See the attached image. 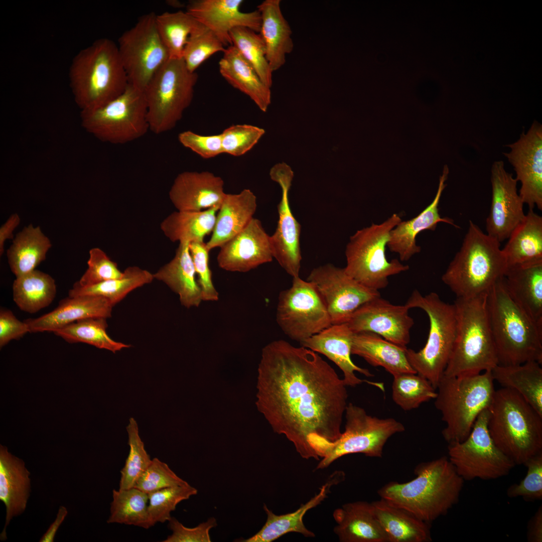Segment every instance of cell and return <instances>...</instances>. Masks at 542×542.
Wrapping results in <instances>:
<instances>
[{
    "label": "cell",
    "mask_w": 542,
    "mask_h": 542,
    "mask_svg": "<svg viewBox=\"0 0 542 542\" xmlns=\"http://www.w3.org/2000/svg\"><path fill=\"white\" fill-rule=\"evenodd\" d=\"M347 386L317 352L284 340L261 351L256 405L274 432L284 435L303 459L337 440L347 405Z\"/></svg>",
    "instance_id": "cell-1"
},
{
    "label": "cell",
    "mask_w": 542,
    "mask_h": 542,
    "mask_svg": "<svg viewBox=\"0 0 542 542\" xmlns=\"http://www.w3.org/2000/svg\"><path fill=\"white\" fill-rule=\"evenodd\" d=\"M414 473L412 480L390 482L377 493L390 504L431 524L458 503L464 480L446 456L418 464Z\"/></svg>",
    "instance_id": "cell-2"
},
{
    "label": "cell",
    "mask_w": 542,
    "mask_h": 542,
    "mask_svg": "<svg viewBox=\"0 0 542 542\" xmlns=\"http://www.w3.org/2000/svg\"><path fill=\"white\" fill-rule=\"evenodd\" d=\"M69 79L80 111L103 105L120 95L128 84L117 45L106 38L95 40L75 56Z\"/></svg>",
    "instance_id": "cell-3"
},
{
    "label": "cell",
    "mask_w": 542,
    "mask_h": 542,
    "mask_svg": "<svg viewBox=\"0 0 542 542\" xmlns=\"http://www.w3.org/2000/svg\"><path fill=\"white\" fill-rule=\"evenodd\" d=\"M487 293L456 298L454 301L456 337L443 375L472 376L491 371L498 364L489 320Z\"/></svg>",
    "instance_id": "cell-4"
},
{
    "label": "cell",
    "mask_w": 542,
    "mask_h": 542,
    "mask_svg": "<svg viewBox=\"0 0 542 542\" xmlns=\"http://www.w3.org/2000/svg\"><path fill=\"white\" fill-rule=\"evenodd\" d=\"M488 409L490 435L516 465L542 452V416L517 392L495 390Z\"/></svg>",
    "instance_id": "cell-5"
},
{
    "label": "cell",
    "mask_w": 542,
    "mask_h": 542,
    "mask_svg": "<svg viewBox=\"0 0 542 542\" xmlns=\"http://www.w3.org/2000/svg\"><path fill=\"white\" fill-rule=\"evenodd\" d=\"M503 278L487 293L490 328L499 365L542 362V329L513 300Z\"/></svg>",
    "instance_id": "cell-6"
},
{
    "label": "cell",
    "mask_w": 542,
    "mask_h": 542,
    "mask_svg": "<svg viewBox=\"0 0 542 542\" xmlns=\"http://www.w3.org/2000/svg\"><path fill=\"white\" fill-rule=\"evenodd\" d=\"M507 268L500 243L472 221L459 250L442 276L456 298L487 293Z\"/></svg>",
    "instance_id": "cell-7"
},
{
    "label": "cell",
    "mask_w": 542,
    "mask_h": 542,
    "mask_svg": "<svg viewBox=\"0 0 542 542\" xmlns=\"http://www.w3.org/2000/svg\"><path fill=\"white\" fill-rule=\"evenodd\" d=\"M491 371L467 376L443 375L435 405L446 427L442 434L448 444L461 442L470 434L479 414L488 409L495 392Z\"/></svg>",
    "instance_id": "cell-8"
},
{
    "label": "cell",
    "mask_w": 542,
    "mask_h": 542,
    "mask_svg": "<svg viewBox=\"0 0 542 542\" xmlns=\"http://www.w3.org/2000/svg\"><path fill=\"white\" fill-rule=\"evenodd\" d=\"M405 305L420 308L427 314L430 323L428 339L418 351L406 348L408 360L417 373L428 380L436 389L449 360L456 337V319L454 304L443 301L431 292L425 296L414 290Z\"/></svg>",
    "instance_id": "cell-9"
},
{
    "label": "cell",
    "mask_w": 542,
    "mask_h": 542,
    "mask_svg": "<svg viewBox=\"0 0 542 542\" xmlns=\"http://www.w3.org/2000/svg\"><path fill=\"white\" fill-rule=\"evenodd\" d=\"M401 220L393 213L380 224H372L350 236L346 246V274L363 286L378 291L388 285L390 276L409 269L397 259L388 260L385 248L390 231Z\"/></svg>",
    "instance_id": "cell-10"
},
{
    "label": "cell",
    "mask_w": 542,
    "mask_h": 542,
    "mask_svg": "<svg viewBox=\"0 0 542 542\" xmlns=\"http://www.w3.org/2000/svg\"><path fill=\"white\" fill-rule=\"evenodd\" d=\"M198 80L183 58L170 59L144 90L150 130L159 134L174 128L193 100Z\"/></svg>",
    "instance_id": "cell-11"
},
{
    "label": "cell",
    "mask_w": 542,
    "mask_h": 542,
    "mask_svg": "<svg viewBox=\"0 0 542 542\" xmlns=\"http://www.w3.org/2000/svg\"><path fill=\"white\" fill-rule=\"evenodd\" d=\"M80 119L87 132L112 144L135 141L150 130L144 92L129 83L120 95L103 105L80 111Z\"/></svg>",
    "instance_id": "cell-12"
},
{
    "label": "cell",
    "mask_w": 542,
    "mask_h": 542,
    "mask_svg": "<svg viewBox=\"0 0 542 542\" xmlns=\"http://www.w3.org/2000/svg\"><path fill=\"white\" fill-rule=\"evenodd\" d=\"M344 416V431L337 440L319 451L318 456L322 459L316 470L326 468L339 458L351 454L380 458L388 440L405 431L403 425L395 419L371 416L351 402L347 404Z\"/></svg>",
    "instance_id": "cell-13"
},
{
    "label": "cell",
    "mask_w": 542,
    "mask_h": 542,
    "mask_svg": "<svg viewBox=\"0 0 542 542\" xmlns=\"http://www.w3.org/2000/svg\"><path fill=\"white\" fill-rule=\"evenodd\" d=\"M488 416V409L482 411L465 440L448 445V459L464 481L499 478L507 475L516 465L491 437Z\"/></svg>",
    "instance_id": "cell-14"
},
{
    "label": "cell",
    "mask_w": 542,
    "mask_h": 542,
    "mask_svg": "<svg viewBox=\"0 0 542 542\" xmlns=\"http://www.w3.org/2000/svg\"><path fill=\"white\" fill-rule=\"evenodd\" d=\"M156 18L152 12L143 15L118 39V52L128 83L143 91L170 59L159 35Z\"/></svg>",
    "instance_id": "cell-15"
},
{
    "label": "cell",
    "mask_w": 542,
    "mask_h": 542,
    "mask_svg": "<svg viewBox=\"0 0 542 542\" xmlns=\"http://www.w3.org/2000/svg\"><path fill=\"white\" fill-rule=\"evenodd\" d=\"M276 321L285 334L299 343L332 325L315 286L299 276L293 278L291 287L280 292Z\"/></svg>",
    "instance_id": "cell-16"
},
{
    "label": "cell",
    "mask_w": 542,
    "mask_h": 542,
    "mask_svg": "<svg viewBox=\"0 0 542 542\" xmlns=\"http://www.w3.org/2000/svg\"><path fill=\"white\" fill-rule=\"evenodd\" d=\"M307 281L315 286L331 318L332 325L346 323L361 305L380 296L348 276L344 268L331 263L313 268Z\"/></svg>",
    "instance_id": "cell-17"
},
{
    "label": "cell",
    "mask_w": 542,
    "mask_h": 542,
    "mask_svg": "<svg viewBox=\"0 0 542 542\" xmlns=\"http://www.w3.org/2000/svg\"><path fill=\"white\" fill-rule=\"evenodd\" d=\"M269 175L282 189L281 199L278 205L277 226L274 233L270 236L273 257L287 274L293 278L299 277L302 260L300 243L301 226L291 211L289 199L294 172L289 165L282 163L274 165Z\"/></svg>",
    "instance_id": "cell-18"
},
{
    "label": "cell",
    "mask_w": 542,
    "mask_h": 542,
    "mask_svg": "<svg viewBox=\"0 0 542 542\" xmlns=\"http://www.w3.org/2000/svg\"><path fill=\"white\" fill-rule=\"evenodd\" d=\"M507 146L504 156L513 167L521 188L519 195L529 209L542 210V125L534 121L515 142Z\"/></svg>",
    "instance_id": "cell-19"
},
{
    "label": "cell",
    "mask_w": 542,
    "mask_h": 542,
    "mask_svg": "<svg viewBox=\"0 0 542 542\" xmlns=\"http://www.w3.org/2000/svg\"><path fill=\"white\" fill-rule=\"evenodd\" d=\"M404 304L394 305L381 296L359 307L346 323L354 333L369 332L403 347L410 342V331L414 325Z\"/></svg>",
    "instance_id": "cell-20"
},
{
    "label": "cell",
    "mask_w": 542,
    "mask_h": 542,
    "mask_svg": "<svg viewBox=\"0 0 542 542\" xmlns=\"http://www.w3.org/2000/svg\"><path fill=\"white\" fill-rule=\"evenodd\" d=\"M517 181L507 172L502 161L491 169L492 199L486 220L487 234L500 243L508 239L525 216L523 204L517 190Z\"/></svg>",
    "instance_id": "cell-21"
},
{
    "label": "cell",
    "mask_w": 542,
    "mask_h": 542,
    "mask_svg": "<svg viewBox=\"0 0 542 542\" xmlns=\"http://www.w3.org/2000/svg\"><path fill=\"white\" fill-rule=\"evenodd\" d=\"M270 236L261 221L253 218L238 234L220 247L217 260L222 269L245 273L272 261Z\"/></svg>",
    "instance_id": "cell-22"
},
{
    "label": "cell",
    "mask_w": 542,
    "mask_h": 542,
    "mask_svg": "<svg viewBox=\"0 0 542 542\" xmlns=\"http://www.w3.org/2000/svg\"><path fill=\"white\" fill-rule=\"evenodd\" d=\"M242 0H194L186 6V12L211 31L224 46L232 45L230 31L238 27L259 33L261 17L256 10L243 12Z\"/></svg>",
    "instance_id": "cell-23"
},
{
    "label": "cell",
    "mask_w": 542,
    "mask_h": 542,
    "mask_svg": "<svg viewBox=\"0 0 542 542\" xmlns=\"http://www.w3.org/2000/svg\"><path fill=\"white\" fill-rule=\"evenodd\" d=\"M354 333L347 323L332 325L320 332L301 342L300 345L326 356L343 372V381L347 386L355 387L366 382L380 388L381 383L362 380L358 372L367 377L373 376L368 369L361 368L351 358V345Z\"/></svg>",
    "instance_id": "cell-24"
},
{
    "label": "cell",
    "mask_w": 542,
    "mask_h": 542,
    "mask_svg": "<svg viewBox=\"0 0 542 542\" xmlns=\"http://www.w3.org/2000/svg\"><path fill=\"white\" fill-rule=\"evenodd\" d=\"M226 194L221 177L208 171H184L174 179L169 196L178 211H200L220 206Z\"/></svg>",
    "instance_id": "cell-25"
},
{
    "label": "cell",
    "mask_w": 542,
    "mask_h": 542,
    "mask_svg": "<svg viewBox=\"0 0 542 542\" xmlns=\"http://www.w3.org/2000/svg\"><path fill=\"white\" fill-rule=\"evenodd\" d=\"M448 174L449 169L446 165L440 177L438 190L433 201L417 216L410 220H401L390 231L387 246L390 251L398 254L400 261H408L413 255L420 252L421 248L416 243V237L420 233L427 230H435L440 222L459 227L452 219L442 217L439 213V205L446 186L445 182Z\"/></svg>",
    "instance_id": "cell-26"
},
{
    "label": "cell",
    "mask_w": 542,
    "mask_h": 542,
    "mask_svg": "<svg viewBox=\"0 0 542 542\" xmlns=\"http://www.w3.org/2000/svg\"><path fill=\"white\" fill-rule=\"evenodd\" d=\"M344 479L343 471H336L332 473L320 488L317 494L292 512L277 515L264 504L263 508L267 518L263 526L254 535L237 541L272 542L290 532L299 533L307 537H315V533L308 529L303 522L304 515L308 510L320 504L327 497L332 487L341 482Z\"/></svg>",
    "instance_id": "cell-27"
},
{
    "label": "cell",
    "mask_w": 542,
    "mask_h": 542,
    "mask_svg": "<svg viewBox=\"0 0 542 542\" xmlns=\"http://www.w3.org/2000/svg\"><path fill=\"white\" fill-rule=\"evenodd\" d=\"M112 308L110 302L101 296H68L61 300L58 306L50 312L24 321L29 327L30 333L53 332L81 319L110 318Z\"/></svg>",
    "instance_id": "cell-28"
},
{
    "label": "cell",
    "mask_w": 542,
    "mask_h": 542,
    "mask_svg": "<svg viewBox=\"0 0 542 542\" xmlns=\"http://www.w3.org/2000/svg\"><path fill=\"white\" fill-rule=\"evenodd\" d=\"M30 472L25 462L0 445V500L6 506V516L0 539H7L6 528L13 517L25 510L31 491Z\"/></svg>",
    "instance_id": "cell-29"
},
{
    "label": "cell",
    "mask_w": 542,
    "mask_h": 542,
    "mask_svg": "<svg viewBox=\"0 0 542 542\" xmlns=\"http://www.w3.org/2000/svg\"><path fill=\"white\" fill-rule=\"evenodd\" d=\"M503 280L513 300L542 329V260L507 266Z\"/></svg>",
    "instance_id": "cell-30"
},
{
    "label": "cell",
    "mask_w": 542,
    "mask_h": 542,
    "mask_svg": "<svg viewBox=\"0 0 542 542\" xmlns=\"http://www.w3.org/2000/svg\"><path fill=\"white\" fill-rule=\"evenodd\" d=\"M333 531L341 542H388L376 517L371 503L358 501L335 509Z\"/></svg>",
    "instance_id": "cell-31"
},
{
    "label": "cell",
    "mask_w": 542,
    "mask_h": 542,
    "mask_svg": "<svg viewBox=\"0 0 542 542\" xmlns=\"http://www.w3.org/2000/svg\"><path fill=\"white\" fill-rule=\"evenodd\" d=\"M280 0H264L257 7L261 17L259 33L264 43L266 57L273 72L286 62L294 47L292 31L281 8Z\"/></svg>",
    "instance_id": "cell-32"
},
{
    "label": "cell",
    "mask_w": 542,
    "mask_h": 542,
    "mask_svg": "<svg viewBox=\"0 0 542 542\" xmlns=\"http://www.w3.org/2000/svg\"><path fill=\"white\" fill-rule=\"evenodd\" d=\"M256 207V197L249 189L238 194H226L217 212L211 237L206 243L208 250L220 247L240 232L253 218Z\"/></svg>",
    "instance_id": "cell-33"
},
{
    "label": "cell",
    "mask_w": 542,
    "mask_h": 542,
    "mask_svg": "<svg viewBox=\"0 0 542 542\" xmlns=\"http://www.w3.org/2000/svg\"><path fill=\"white\" fill-rule=\"evenodd\" d=\"M189 243H179L173 258L153 274L154 279L164 282L179 296L181 305L187 308L198 307L203 301Z\"/></svg>",
    "instance_id": "cell-34"
},
{
    "label": "cell",
    "mask_w": 542,
    "mask_h": 542,
    "mask_svg": "<svg viewBox=\"0 0 542 542\" xmlns=\"http://www.w3.org/2000/svg\"><path fill=\"white\" fill-rule=\"evenodd\" d=\"M219 68L229 84L248 96L261 111H266L271 103L270 88L233 45L223 52Z\"/></svg>",
    "instance_id": "cell-35"
},
{
    "label": "cell",
    "mask_w": 542,
    "mask_h": 542,
    "mask_svg": "<svg viewBox=\"0 0 542 542\" xmlns=\"http://www.w3.org/2000/svg\"><path fill=\"white\" fill-rule=\"evenodd\" d=\"M406 348L375 333L362 332L353 335L351 354L363 358L374 367L384 368L393 376L401 373H417L408 360Z\"/></svg>",
    "instance_id": "cell-36"
},
{
    "label": "cell",
    "mask_w": 542,
    "mask_h": 542,
    "mask_svg": "<svg viewBox=\"0 0 542 542\" xmlns=\"http://www.w3.org/2000/svg\"><path fill=\"white\" fill-rule=\"evenodd\" d=\"M374 513L388 542H430V523L380 498L371 502Z\"/></svg>",
    "instance_id": "cell-37"
},
{
    "label": "cell",
    "mask_w": 542,
    "mask_h": 542,
    "mask_svg": "<svg viewBox=\"0 0 542 542\" xmlns=\"http://www.w3.org/2000/svg\"><path fill=\"white\" fill-rule=\"evenodd\" d=\"M502 249L507 266L542 260V217L529 209Z\"/></svg>",
    "instance_id": "cell-38"
},
{
    "label": "cell",
    "mask_w": 542,
    "mask_h": 542,
    "mask_svg": "<svg viewBox=\"0 0 542 542\" xmlns=\"http://www.w3.org/2000/svg\"><path fill=\"white\" fill-rule=\"evenodd\" d=\"M531 361L516 365L498 364L491 371L494 381L517 392L542 416V368Z\"/></svg>",
    "instance_id": "cell-39"
},
{
    "label": "cell",
    "mask_w": 542,
    "mask_h": 542,
    "mask_svg": "<svg viewBox=\"0 0 542 542\" xmlns=\"http://www.w3.org/2000/svg\"><path fill=\"white\" fill-rule=\"evenodd\" d=\"M220 206L200 211H177L167 216L160 228L172 242H203L213 231Z\"/></svg>",
    "instance_id": "cell-40"
},
{
    "label": "cell",
    "mask_w": 542,
    "mask_h": 542,
    "mask_svg": "<svg viewBox=\"0 0 542 542\" xmlns=\"http://www.w3.org/2000/svg\"><path fill=\"white\" fill-rule=\"evenodd\" d=\"M51 247L50 239L39 226L29 224L17 234L7 251L8 262L16 277L35 269L44 261Z\"/></svg>",
    "instance_id": "cell-41"
},
{
    "label": "cell",
    "mask_w": 542,
    "mask_h": 542,
    "mask_svg": "<svg viewBox=\"0 0 542 542\" xmlns=\"http://www.w3.org/2000/svg\"><path fill=\"white\" fill-rule=\"evenodd\" d=\"M13 300L20 310L34 314L48 306L56 294L54 279L35 269L16 277L13 285Z\"/></svg>",
    "instance_id": "cell-42"
},
{
    "label": "cell",
    "mask_w": 542,
    "mask_h": 542,
    "mask_svg": "<svg viewBox=\"0 0 542 542\" xmlns=\"http://www.w3.org/2000/svg\"><path fill=\"white\" fill-rule=\"evenodd\" d=\"M154 279L153 274L138 266L126 268L121 277L106 281L87 287L73 285L69 291V296H97L107 299L114 306L133 290L151 283Z\"/></svg>",
    "instance_id": "cell-43"
},
{
    "label": "cell",
    "mask_w": 542,
    "mask_h": 542,
    "mask_svg": "<svg viewBox=\"0 0 542 542\" xmlns=\"http://www.w3.org/2000/svg\"><path fill=\"white\" fill-rule=\"evenodd\" d=\"M108 523L132 525L145 529L152 527L148 512L147 493L132 487L113 489Z\"/></svg>",
    "instance_id": "cell-44"
},
{
    "label": "cell",
    "mask_w": 542,
    "mask_h": 542,
    "mask_svg": "<svg viewBox=\"0 0 542 542\" xmlns=\"http://www.w3.org/2000/svg\"><path fill=\"white\" fill-rule=\"evenodd\" d=\"M157 28L170 59L182 58L190 37L202 25L186 11L156 15Z\"/></svg>",
    "instance_id": "cell-45"
},
{
    "label": "cell",
    "mask_w": 542,
    "mask_h": 542,
    "mask_svg": "<svg viewBox=\"0 0 542 542\" xmlns=\"http://www.w3.org/2000/svg\"><path fill=\"white\" fill-rule=\"evenodd\" d=\"M107 327L106 318H88L70 323L53 332L68 343H85L113 353L130 347L110 337L106 332Z\"/></svg>",
    "instance_id": "cell-46"
},
{
    "label": "cell",
    "mask_w": 542,
    "mask_h": 542,
    "mask_svg": "<svg viewBox=\"0 0 542 542\" xmlns=\"http://www.w3.org/2000/svg\"><path fill=\"white\" fill-rule=\"evenodd\" d=\"M232 45L252 66L263 81L269 87L273 84V71L266 57V50L259 33L248 28L238 27L229 33Z\"/></svg>",
    "instance_id": "cell-47"
},
{
    "label": "cell",
    "mask_w": 542,
    "mask_h": 542,
    "mask_svg": "<svg viewBox=\"0 0 542 542\" xmlns=\"http://www.w3.org/2000/svg\"><path fill=\"white\" fill-rule=\"evenodd\" d=\"M393 377L392 400L405 411L417 409L437 396L436 389L418 373H401Z\"/></svg>",
    "instance_id": "cell-48"
},
{
    "label": "cell",
    "mask_w": 542,
    "mask_h": 542,
    "mask_svg": "<svg viewBox=\"0 0 542 542\" xmlns=\"http://www.w3.org/2000/svg\"><path fill=\"white\" fill-rule=\"evenodd\" d=\"M126 431L129 451L124 466L120 471L119 489L134 487L152 461L145 449L139 435L138 424L133 418H130Z\"/></svg>",
    "instance_id": "cell-49"
},
{
    "label": "cell",
    "mask_w": 542,
    "mask_h": 542,
    "mask_svg": "<svg viewBox=\"0 0 542 542\" xmlns=\"http://www.w3.org/2000/svg\"><path fill=\"white\" fill-rule=\"evenodd\" d=\"M197 489L189 484L170 487L148 494V512L152 526L158 522L164 523L171 518V513L181 501L196 495Z\"/></svg>",
    "instance_id": "cell-50"
},
{
    "label": "cell",
    "mask_w": 542,
    "mask_h": 542,
    "mask_svg": "<svg viewBox=\"0 0 542 542\" xmlns=\"http://www.w3.org/2000/svg\"><path fill=\"white\" fill-rule=\"evenodd\" d=\"M226 48L209 29L202 26L189 38L184 48L182 58L187 69L191 72L196 70L210 56Z\"/></svg>",
    "instance_id": "cell-51"
},
{
    "label": "cell",
    "mask_w": 542,
    "mask_h": 542,
    "mask_svg": "<svg viewBox=\"0 0 542 542\" xmlns=\"http://www.w3.org/2000/svg\"><path fill=\"white\" fill-rule=\"evenodd\" d=\"M264 133L263 128L250 124L229 126L221 133L223 152L234 157L241 156L249 152Z\"/></svg>",
    "instance_id": "cell-52"
},
{
    "label": "cell",
    "mask_w": 542,
    "mask_h": 542,
    "mask_svg": "<svg viewBox=\"0 0 542 542\" xmlns=\"http://www.w3.org/2000/svg\"><path fill=\"white\" fill-rule=\"evenodd\" d=\"M188 484L189 483L179 477L167 464L154 458L138 480L134 487L149 494L168 487Z\"/></svg>",
    "instance_id": "cell-53"
},
{
    "label": "cell",
    "mask_w": 542,
    "mask_h": 542,
    "mask_svg": "<svg viewBox=\"0 0 542 542\" xmlns=\"http://www.w3.org/2000/svg\"><path fill=\"white\" fill-rule=\"evenodd\" d=\"M527 468L525 477L518 483L511 485L506 490L508 497H522L527 501L542 499V452L532 456L524 464Z\"/></svg>",
    "instance_id": "cell-54"
},
{
    "label": "cell",
    "mask_w": 542,
    "mask_h": 542,
    "mask_svg": "<svg viewBox=\"0 0 542 542\" xmlns=\"http://www.w3.org/2000/svg\"><path fill=\"white\" fill-rule=\"evenodd\" d=\"M89 253L88 268L74 285L87 287L121 277L123 272L118 269L117 263L100 248H93Z\"/></svg>",
    "instance_id": "cell-55"
},
{
    "label": "cell",
    "mask_w": 542,
    "mask_h": 542,
    "mask_svg": "<svg viewBox=\"0 0 542 542\" xmlns=\"http://www.w3.org/2000/svg\"><path fill=\"white\" fill-rule=\"evenodd\" d=\"M189 249L193 260L197 282L201 292L203 301L216 302L219 300V293L215 288L212 279V272L209 264V250L206 243L192 242L189 243Z\"/></svg>",
    "instance_id": "cell-56"
},
{
    "label": "cell",
    "mask_w": 542,
    "mask_h": 542,
    "mask_svg": "<svg viewBox=\"0 0 542 542\" xmlns=\"http://www.w3.org/2000/svg\"><path fill=\"white\" fill-rule=\"evenodd\" d=\"M178 140L183 146L203 159H211L223 153L221 133L205 136L186 130L179 134Z\"/></svg>",
    "instance_id": "cell-57"
},
{
    "label": "cell",
    "mask_w": 542,
    "mask_h": 542,
    "mask_svg": "<svg viewBox=\"0 0 542 542\" xmlns=\"http://www.w3.org/2000/svg\"><path fill=\"white\" fill-rule=\"evenodd\" d=\"M168 522L172 533L164 542H210V530L217 525L213 517L192 528L186 527L174 517Z\"/></svg>",
    "instance_id": "cell-58"
},
{
    "label": "cell",
    "mask_w": 542,
    "mask_h": 542,
    "mask_svg": "<svg viewBox=\"0 0 542 542\" xmlns=\"http://www.w3.org/2000/svg\"><path fill=\"white\" fill-rule=\"evenodd\" d=\"M30 333L28 325L18 320L8 309L0 310V347L7 345L13 339L18 340Z\"/></svg>",
    "instance_id": "cell-59"
},
{
    "label": "cell",
    "mask_w": 542,
    "mask_h": 542,
    "mask_svg": "<svg viewBox=\"0 0 542 542\" xmlns=\"http://www.w3.org/2000/svg\"><path fill=\"white\" fill-rule=\"evenodd\" d=\"M527 540L528 542L542 541V506L540 505L527 524Z\"/></svg>",
    "instance_id": "cell-60"
},
{
    "label": "cell",
    "mask_w": 542,
    "mask_h": 542,
    "mask_svg": "<svg viewBox=\"0 0 542 542\" xmlns=\"http://www.w3.org/2000/svg\"><path fill=\"white\" fill-rule=\"evenodd\" d=\"M20 218L17 213L11 215L0 228V254L4 251V243L7 239L13 238V232L19 224Z\"/></svg>",
    "instance_id": "cell-61"
},
{
    "label": "cell",
    "mask_w": 542,
    "mask_h": 542,
    "mask_svg": "<svg viewBox=\"0 0 542 542\" xmlns=\"http://www.w3.org/2000/svg\"><path fill=\"white\" fill-rule=\"evenodd\" d=\"M67 513L68 511L65 507L63 506H60L55 520L42 536L39 540L40 542L54 541L56 533Z\"/></svg>",
    "instance_id": "cell-62"
}]
</instances>
